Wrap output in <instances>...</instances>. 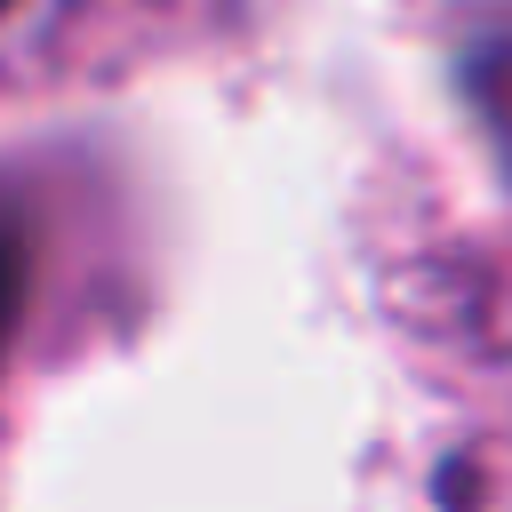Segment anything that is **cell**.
<instances>
[{"mask_svg":"<svg viewBox=\"0 0 512 512\" xmlns=\"http://www.w3.org/2000/svg\"><path fill=\"white\" fill-rule=\"evenodd\" d=\"M16 304H24V248H16V232H0V344L16 328Z\"/></svg>","mask_w":512,"mask_h":512,"instance_id":"cell-1","label":"cell"},{"mask_svg":"<svg viewBox=\"0 0 512 512\" xmlns=\"http://www.w3.org/2000/svg\"><path fill=\"white\" fill-rule=\"evenodd\" d=\"M0 8H16V0H0Z\"/></svg>","mask_w":512,"mask_h":512,"instance_id":"cell-2","label":"cell"}]
</instances>
